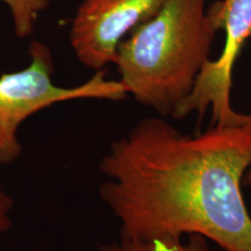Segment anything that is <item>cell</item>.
Masks as SVG:
<instances>
[{"instance_id": "6da1fadb", "label": "cell", "mask_w": 251, "mask_h": 251, "mask_svg": "<svg viewBox=\"0 0 251 251\" xmlns=\"http://www.w3.org/2000/svg\"><path fill=\"white\" fill-rule=\"evenodd\" d=\"M251 136L241 126L181 134L163 117L146 118L111 143L99 164L100 196L126 241L201 235L226 251H251L243 178Z\"/></svg>"}, {"instance_id": "7a4b0ae2", "label": "cell", "mask_w": 251, "mask_h": 251, "mask_svg": "<svg viewBox=\"0 0 251 251\" xmlns=\"http://www.w3.org/2000/svg\"><path fill=\"white\" fill-rule=\"evenodd\" d=\"M219 30L206 0H165L155 17L119 45V80L141 105L172 117L211 61Z\"/></svg>"}, {"instance_id": "3957f363", "label": "cell", "mask_w": 251, "mask_h": 251, "mask_svg": "<svg viewBox=\"0 0 251 251\" xmlns=\"http://www.w3.org/2000/svg\"><path fill=\"white\" fill-rule=\"evenodd\" d=\"M30 61L20 70L0 76V165L12 164L23 153L19 129L27 119L57 103L80 99L122 100L127 92L120 80L94 71L89 80L62 86L52 79L55 63L46 43L34 40L28 49Z\"/></svg>"}, {"instance_id": "277c9868", "label": "cell", "mask_w": 251, "mask_h": 251, "mask_svg": "<svg viewBox=\"0 0 251 251\" xmlns=\"http://www.w3.org/2000/svg\"><path fill=\"white\" fill-rule=\"evenodd\" d=\"M208 11L225 31L224 49L218 58L207 62L172 118L184 119L196 113L201 119L211 109L212 126H240L242 113L231 106V89L235 63L251 37V0H220Z\"/></svg>"}, {"instance_id": "5b68a950", "label": "cell", "mask_w": 251, "mask_h": 251, "mask_svg": "<svg viewBox=\"0 0 251 251\" xmlns=\"http://www.w3.org/2000/svg\"><path fill=\"white\" fill-rule=\"evenodd\" d=\"M165 0H83L69 29V42L84 67L114 64L118 47L134 29L158 13Z\"/></svg>"}, {"instance_id": "8992f818", "label": "cell", "mask_w": 251, "mask_h": 251, "mask_svg": "<svg viewBox=\"0 0 251 251\" xmlns=\"http://www.w3.org/2000/svg\"><path fill=\"white\" fill-rule=\"evenodd\" d=\"M98 251H212L208 240L201 235H188L187 240L126 241L100 243Z\"/></svg>"}, {"instance_id": "52a82bcc", "label": "cell", "mask_w": 251, "mask_h": 251, "mask_svg": "<svg viewBox=\"0 0 251 251\" xmlns=\"http://www.w3.org/2000/svg\"><path fill=\"white\" fill-rule=\"evenodd\" d=\"M11 15L13 30L18 39L29 37L37 21L48 9L51 0H0Z\"/></svg>"}, {"instance_id": "ba28073f", "label": "cell", "mask_w": 251, "mask_h": 251, "mask_svg": "<svg viewBox=\"0 0 251 251\" xmlns=\"http://www.w3.org/2000/svg\"><path fill=\"white\" fill-rule=\"evenodd\" d=\"M12 208H13L12 198L5 192L4 187L0 183V234L6 233L12 227Z\"/></svg>"}, {"instance_id": "9c48e42d", "label": "cell", "mask_w": 251, "mask_h": 251, "mask_svg": "<svg viewBox=\"0 0 251 251\" xmlns=\"http://www.w3.org/2000/svg\"><path fill=\"white\" fill-rule=\"evenodd\" d=\"M240 126L241 127H243L251 136V112L248 113V114H243L242 113V118H241ZM249 186H251V163L243 178V187H249Z\"/></svg>"}]
</instances>
